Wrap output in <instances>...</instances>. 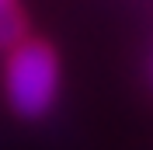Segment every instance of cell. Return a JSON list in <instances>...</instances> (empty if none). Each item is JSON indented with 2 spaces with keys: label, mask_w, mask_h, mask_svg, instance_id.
I'll return each mask as SVG.
<instances>
[{
  "label": "cell",
  "mask_w": 153,
  "mask_h": 150,
  "mask_svg": "<svg viewBox=\"0 0 153 150\" xmlns=\"http://www.w3.org/2000/svg\"><path fill=\"white\" fill-rule=\"evenodd\" d=\"M4 91L10 108L25 119L45 115L59 91V59L45 42L21 38L4 66Z\"/></svg>",
  "instance_id": "cell-1"
},
{
  "label": "cell",
  "mask_w": 153,
  "mask_h": 150,
  "mask_svg": "<svg viewBox=\"0 0 153 150\" xmlns=\"http://www.w3.org/2000/svg\"><path fill=\"white\" fill-rule=\"evenodd\" d=\"M25 38V18L14 0H0V49H14Z\"/></svg>",
  "instance_id": "cell-2"
}]
</instances>
